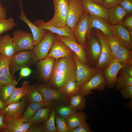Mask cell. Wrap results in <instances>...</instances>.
Wrapping results in <instances>:
<instances>
[{
	"label": "cell",
	"instance_id": "cell-1",
	"mask_svg": "<svg viewBox=\"0 0 132 132\" xmlns=\"http://www.w3.org/2000/svg\"><path fill=\"white\" fill-rule=\"evenodd\" d=\"M76 66L73 56L61 57L55 60L48 86L60 89L72 76L76 74Z\"/></svg>",
	"mask_w": 132,
	"mask_h": 132
},
{
	"label": "cell",
	"instance_id": "cell-2",
	"mask_svg": "<svg viewBox=\"0 0 132 132\" xmlns=\"http://www.w3.org/2000/svg\"><path fill=\"white\" fill-rule=\"evenodd\" d=\"M34 85L45 101L49 105L54 107L60 105L69 104V97L61 90L39 83Z\"/></svg>",
	"mask_w": 132,
	"mask_h": 132
},
{
	"label": "cell",
	"instance_id": "cell-3",
	"mask_svg": "<svg viewBox=\"0 0 132 132\" xmlns=\"http://www.w3.org/2000/svg\"><path fill=\"white\" fill-rule=\"evenodd\" d=\"M85 50L89 66L95 68L100 56L102 47L99 40L92 29L86 35Z\"/></svg>",
	"mask_w": 132,
	"mask_h": 132
},
{
	"label": "cell",
	"instance_id": "cell-4",
	"mask_svg": "<svg viewBox=\"0 0 132 132\" xmlns=\"http://www.w3.org/2000/svg\"><path fill=\"white\" fill-rule=\"evenodd\" d=\"M38 60L33 50L16 52L11 59L9 64L11 72L14 75L16 72L23 68L34 66Z\"/></svg>",
	"mask_w": 132,
	"mask_h": 132
},
{
	"label": "cell",
	"instance_id": "cell-5",
	"mask_svg": "<svg viewBox=\"0 0 132 132\" xmlns=\"http://www.w3.org/2000/svg\"><path fill=\"white\" fill-rule=\"evenodd\" d=\"M54 12L52 18L44 24L53 27H60L66 25V22L69 8V0H53Z\"/></svg>",
	"mask_w": 132,
	"mask_h": 132
},
{
	"label": "cell",
	"instance_id": "cell-6",
	"mask_svg": "<svg viewBox=\"0 0 132 132\" xmlns=\"http://www.w3.org/2000/svg\"><path fill=\"white\" fill-rule=\"evenodd\" d=\"M55 60L52 57L45 58L37 63L34 75L41 84H46L49 81Z\"/></svg>",
	"mask_w": 132,
	"mask_h": 132
},
{
	"label": "cell",
	"instance_id": "cell-7",
	"mask_svg": "<svg viewBox=\"0 0 132 132\" xmlns=\"http://www.w3.org/2000/svg\"><path fill=\"white\" fill-rule=\"evenodd\" d=\"M12 35L16 52L33 50L34 43L32 33L18 29L12 32Z\"/></svg>",
	"mask_w": 132,
	"mask_h": 132
},
{
	"label": "cell",
	"instance_id": "cell-8",
	"mask_svg": "<svg viewBox=\"0 0 132 132\" xmlns=\"http://www.w3.org/2000/svg\"><path fill=\"white\" fill-rule=\"evenodd\" d=\"M73 57L76 66V80L80 88L93 76L101 71L82 63L74 53Z\"/></svg>",
	"mask_w": 132,
	"mask_h": 132
},
{
	"label": "cell",
	"instance_id": "cell-9",
	"mask_svg": "<svg viewBox=\"0 0 132 132\" xmlns=\"http://www.w3.org/2000/svg\"><path fill=\"white\" fill-rule=\"evenodd\" d=\"M28 102L25 96L22 98L19 102L7 106L3 110L4 122L7 123L21 118Z\"/></svg>",
	"mask_w": 132,
	"mask_h": 132
},
{
	"label": "cell",
	"instance_id": "cell-10",
	"mask_svg": "<svg viewBox=\"0 0 132 132\" xmlns=\"http://www.w3.org/2000/svg\"><path fill=\"white\" fill-rule=\"evenodd\" d=\"M95 32L100 41L102 47L100 56L95 68L102 71L107 67L114 57L107 43L104 34L100 31L97 29Z\"/></svg>",
	"mask_w": 132,
	"mask_h": 132
},
{
	"label": "cell",
	"instance_id": "cell-11",
	"mask_svg": "<svg viewBox=\"0 0 132 132\" xmlns=\"http://www.w3.org/2000/svg\"><path fill=\"white\" fill-rule=\"evenodd\" d=\"M106 86V81L101 71L93 76L80 88L79 92L86 96L92 93V90H97L99 92L104 91Z\"/></svg>",
	"mask_w": 132,
	"mask_h": 132
},
{
	"label": "cell",
	"instance_id": "cell-12",
	"mask_svg": "<svg viewBox=\"0 0 132 132\" xmlns=\"http://www.w3.org/2000/svg\"><path fill=\"white\" fill-rule=\"evenodd\" d=\"M85 12L80 1L69 0V10L66 20V25L73 30Z\"/></svg>",
	"mask_w": 132,
	"mask_h": 132
},
{
	"label": "cell",
	"instance_id": "cell-13",
	"mask_svg": "<svg viewBox=\"0 0 132 132\" xmlns=\"http://www.w3.org/2000/svg\"><path fill=\"white\" fill-rule=\"evenodd\" d=\"M55 37L58 40L65 43L76 54L81 62L89 66L86 56L85 45L79 44L75 40L67 36L56 34Z\"/></svg>",
	"mask_w": 132,
	"mask_h": 132
},
{
	"label": "cell",
	"instance_id": "cell-14",
	"mask_svg": "<svg viewBox=\"0 0 132 132\" xmlns=\"http://www.w3.org/2000/svg\"><path fill=\"white\" fill-rule=\"evenodd\" d=\"M123 66L114 58L105 69L102 71L108 88L112 89L115 87L118 72Z\"/></svg>",
	"mask_w": 132,
	"mask_h": 132
},
{
	"label": "cell",
	"instance_id": "cell-15",
	"mask_svg": "<svg viewBox=\"0 0 132 132\" xmlns=\"http://www.w3.org/2000/svg\"><path fill=\"white\" fill-rule=\"evenodd\" d=\"M56 34L48 30L44 37L33 50L38 60L44 58L47 55L52 47Z\"/></svg>",
	"mask_w": 132,
	"mask_h": 132
},
{
	"label": "cell",
	"instance_id": "cell-16",
	"mask_svg": "<svg viewBox=\"0 0 132 132\" xmlns=\"http://www.w3.org/2000/svg\"><path fill=\"white\" fill-rule=\"evenodd\" d=\"M20 8L19 18L26 23L30 29L34 40V47L38 45L46 34L48 30L41 28L31 22L26 17L22 8V3L19 0Z\"/></svg>",
	"mask_w": 132,
	"mask_h": 132
},
{
	"label": "cell",
	"instance_id": "cell-17",
	"mask_svg": "<svg viewBox=\"0 0 132 132\" xmlns=\"http://www.w3.org/2000/svg\"><path fill=\"white\" fill-rule=\"evenodd\" d=\"M89 26L88 13L85 12L73 30L74 36L79 44L85 45V37L88 30Z\"/></svg>",
	"mask_w": 132,
	"mask_h": 132
},
{
	"label": "cell",
	"instance_id": "cell-18",
	"mask_svg": "<svg viewBox=\"0 0 132 132\" xmlns=\"http://www.w3.org/2000/svg\"><path fill=\"white\" fill-rule=\"evenodd\" d=\"M73 53L65 43L55 37L52 48L45 58L52 57L56 60L61 57L73 56Z\"/></svg>",
	"mask_w": 132,
	"mask_h": 132
},
{
	"label": "cell",
	"instance_id": "cell-19",
	"mask_svg": "<svg viewBox=\"0 0 132 132\" xmlns=\"http://www.w3.org/2000/svg\"><path fill=\"white\" fill-rule=\"evenodd\" d=\"M80 2L85 12L102 18L110 23L108 9L89 0H81Z\"/></svg>",
	"mask_w": 132,
	"mask_h": 132
},
{
	"label": "cell",
	"instance_id": "cell-20",
	"mask_svg": "<svg viewBox=\"0 0 132 132\" xmlns=\"http://www.w3.org/2000/svg\"><path fill=\"white\" fill-rule=\"evenodd\" d=\"M89 32L93 28L101 31L105 35L114 36L111 25L104 19L100 17L88 14Z\"/></svg>",
	"mask_w": 132,
	"mask_h": 132
},
{
	"label": "cell",
	"instance_id": "cell-21",
	"mask_svg": "<svg viewBox=\"0 0 132 132\" xmlns=\"http://www.w3.org/2000/svg\"><path fill=\"white\" fill-rule=\"evenodd\" d=\"M114 36L118 40L120 44L131 50H132V41L129 31L120 24L111 25Z\"/></svg>",
	"mask_w": 132,
	"mask_h": 132
},
{
	"label": "cell",
	"instance_id": "cell-22",
	"mask_svg": "<svg viewBox=\"0 0 132 132\" xmlns=\"http://www.w3.org/2000/svg\"><path fill=\"white\" fill-rule=\"evenodd\" d=\"M11 59L0 54V90L3 84L10 82L16 78L10 70Z\"/></svg>",
	"mask_w": 132,
	"mask_h": 132
},
{
	"label": "cell",
	"instance_id": "cell-23",
	"mask_svg": "<svg viewBox=\"0 0 132 132\" xmlns=\"http://www.w3.org/2000/svg\"><path fill=\"white\" fill-rule=\"evenodd\" d=\"M16 52L12 38L9 34L0 36V54L11 58Z\"/></svg>",
	"mask_w": 132,
	"mask_h": 132
},
{
	"label": "cell",
	"instance_id": "cell-24",
	"mask_svg": "<svg viewBox=\"0 0 132 132\" xmlns=\"http://www.w3.org/2000/svg\"><path fill=\"white\" fill-rule=\"evenodd\" d=\"M33 23L38 27L49 30L56 34L65 36L76 40L74 36L73 30L66 25L60 27H55L45 25L44 24L42 20L38 19L34 21Z\"/></svg>",
	"mask_w": 132,
	"mask_h": 132
},
{
	"label": "cell",
	"instance_id": "cell-25",
	"mask_svg": "<svg viewBox=\"0 0 132 132\" xmlns=\"http://www.w3.org/2000/svg\"><path fill=\"white\" fill-rule=\"evenodd\" d=\"M48 105H50L45 102L40 103L28 102L21 118L22 120L24 123L29 122L39 109Z\"/></svg>",
	"mask_w": 132,
	"mask_h": 132
},
{
	"label": "cell",
	"instance_id": "cell-26",
	"mask_svg": "<svg viewBox=\"0 0 132 132\" xmlns=\"http://www.w3.org/2000/svg\"><path fill=\"white\" fill-rule=\"evenodd\" d=\"M30 83L29 81H24L22 83L21 87H15L10 98L5 102V106L11 103L19 102L22 98L26 95Z\"/></svg>",
	"mask_w": 132,
	"mask_h": 132
},
{
	"label": "cell",
	"instance_id": "cell-27",
	"mask_svg": "<svg viewBox=\"0 0 132 132\" xmlns=\"http://www.w3.org/2000/svg\"><path fill=\"white\" fill-rule=\"evenodd\" d=\"M127 13L120 4L108 9L110 22L112 25L120 24Z\"/></svg>",
	"mask_w": 132,
	"mask_h": 132
},
{
	"label": "cell",
	"instance_id": "cell-28",
	"mask_svg": "<svg viewBox=\"0 0 132 132\" xmlns=\"http://www.w3.org/2000/svg\"><path fill=\"white\" fill-rule=\"evenodd\" d=\"M33 124L30 122L24 123L20 118L6 123L4 132H27Z\"/></svg>",
	"mask_w": 132,
	"mask_h": 132
},
{
	"label": "cell",
	"instance_id": "cell-29",
	"mask_svg": "<svg viewBox=\"0 0 132 132\" xmlns=\"http://www.w3.org/2000/svg\"><path fill=\"white\" fill-rule=\"evenodd\" d=\"M87 115L83 111H77L66 119L67 125L71 130L86 121Z\"/></svg>",
	"mask_w": 132,
	"mask_h": 132
},
{
	"label": "cell",
	"instance_id": "cell-30",
	"mask_svg": "<svg viewBox=\"0 0 132 132\" xmlns=\"http://www.w3.org/2000/svg\"><path fill=\"white\" fill-rule=\"evenodd\" d=\"M76 74L71 76L67 81L61 90L69 97L79 92L80 88L76 80Z\"/></svg>",
	"mask_w": 132,
	"mask_h": 132
},
{
	"label": "cell",
	"instance_id": "cell-31",
	"mask_svg": "<svg viewBox=\"0 0 132 132\" xmlns=\"http://www.w3.org/2000/svg\"><path fill=\"white\" fill-rule=\"evenodd\" d=\"M53 107L48 105L40 109L29 122L34 124L46 121L50 116Z\"/></svg>",
	"mask_w": 132,
	"mask_h": 132
},
{
	"label": "cell",
	"instance_id": "cell-32",
	"mask_svg": "<svg viewBox=\"0 0 132 132\" xmlns=\"http://www.w3.org/2000/svg\"><path fill=\"white\" fill-rule=\"evenodd\" d=\"M16 78L10 82L5 84L0 90V99L3 102H6L13 92L17 83Z\"/></svg>",
	"mask_w": 132,
	"mask_h": 132
},
{
	"label": "cell",
	"instance_id": "cell-33",
	"mask_svg": "<svg viewBox=\"0 0 132 132\" xmlns=\"http://www.w3.org/2000/svg\"><path fill=\"white\" fill-rule=\"evenodd\" d=\"M85 97L80 92L71 96L69 97V104L77 111H83L86 107Z\"/></svg>",
	"mask_w": 132,
	"mask_h": 132
},
{
	"label": "cell",
	"instance_id": "cell-34",
	"mask_svg": "<svg viewBox=\"0 0 132 132\" xmlns=\"http://www.w3.org/2000/svg\"><path fill=\"white\" fill-rule=\"evenodd\" d=\"M115 58L122 65L132 64V51L120 44Z\"/></svg>",
	"mask_w": 132,
	"mask_h": 132
},
{
	"label": "cell",
	"instance_id": "cell-35",
	"mask_svg": "<svg viewBox=\"0 0 132 132\" xmlns=\"http://www.w3.org/2000/svg\"><path fill=\"white\" fill-rule=\"evenodd\" d=\"M26 98L28 102L33 101L39 103L46 102L36 88L34 84L30 85Z\"/></svg>",
	"mask_w": 132,
	"mask_h": 132
},
{
	"label": "cell",
	"instance_id": "cell-36",
	"mask_svg": "<svg viewBox=\"0 0 132 132\" xmlns=\"http://www.w3.org/2000/svg\"><path fill=\"white\" fill-rule=\"evenodd\" d=\"M54 107L56 115L65 119L77 111L69 104L60 105Z\"/></svg>",
	"mask_w": 132,
	"mask_h": 132
},
{
	"label": "cell",
	"instance_id": "cell-37",
	"mask_svg": "<svg viewBox=\"0 0 132 132\" xmlns=\"http://www.w3.org/2000/svg\"><path fill=\"white\" fill-rule=\"evenodd\" d=\"M55 109L53 107L49 118L47 121L43 122L42 132H57L55 124Z\"/></svg>",
	"mask_w": 132,
	"mask_h": 132
},
{
	"label": "cell",
	"instance_id": "cell-38",
	"mask_svg": "<svg viewBox=\"0 0 132 132\" xmlns=\"http://www.w3.org/2000/svg\"><path fill=\"white\" fill-rule=\"evenodd\" d=\"M105 36L107 43L114 57L115 58L119 50L120 44L114 36L105 35Z\"/></svg>",
	"mask_w": 132,
	"mask_h": 132
},
{
	"label": "cell",
	"instance_id": "cell-39",
	"mask_svg": "<svg viewBox=\"0 0 132 132\" xmlns=\"http://www.w3.org/2000/svg\"><path fill=\"white\" fill-rule=\"evenodd\" d=\"M16 24L12 18L0 19V35L11 30Z\"/></svg>",
	"mask_w": 132,
	"mask_h": 132
},
{
	"label": "cell",
	"instance_id": "cell-40",
	"mask_svg": "<svg viewBox=\"0 0 132 132\" xmlns=\"http://www.w3.org/2000/svg\"><path fill=\"white\" fill-rule=\"evenodd\" d=\"M132 86V77L120 76L117 77L115 85L116 89L118 90Z\"/></svg>",
	"mask_w": 132,
	"mask_h": 132
},
{
	"label": "cell",
	"instance_id": "cell-41",
	"mask_svg": "<svg viewBox=\"0 0 132 132\" xmlns=\"http://www.w3.org/2000/svg\"><path fill=\"white\" fill-rule=\"evenodd\" d=\"M55 122L57 132H70L71 130L68 127L66 119L56 115Z\"/></svg>",
	"mask_w": 132,
	"mask_h": 132
},
{
	"label": "cell",
	"instance_id": "cell-42",
	"mask_svg": "<svg viewBox=\"0 0 132 132\" xmlns=\"http://www.w3.org/2000/svg\"><path fill=\"white\" fill-rule=\"evenodd\" d=\"M125 27L129 31L132 30V15L127 14L123 18L120 24Z\"/></svg>",
	"mask_w": 132,
	"mask_h": 132
},
{
	"label": "cell",
	"instance_id": "cell-43",
	"mask_svg": "<svg viewBox=\"0 0 132 132\" xmlns=\"http://www.w3.org/2000/svg\"><path fill=\"white\" fill-rule=\"evenodd\" d=\"M88 124L86 121L82 123L76 128L71 130L70 132H93Z\"/></svg>",
	"mask_w": 132,
	"mask_h": 132
},
{
	"label": "cell",
	"instance_id": "cell-44",
	"mask_svg": "<svg viewBox=\"0 0 132 132\" xmlns=\"http://www.w3.org/2000/svg\"><path fill=\"white\" fill-rule=\"evenodd\" d=\"M120 90L122 99H130L132 98V86L122 88Z\"/></svg>",
	"mask_w": 132,
	"mask_h": 132
},
{
	"label": "cell",
	"instance_id": "cell-45",
	"mask_svg": "<svg viewBox=\"0 0 132 132\" xmlns=\"http://www.w3.org/2000/svg\"><path fill=\"white\" fill-rule=\"evenodd\" d=\"M121 70V76L132 77V64L124 65Z\"/></svg>",
	"mask_w": 132,
	"mask_h": 132
},
{
	"label": "cell",
	"instance_id": "cell-46",
	"mask_svg": "<svg viewBox=\"0 0 132 132\" xmlns=\"http://www.w3.org/2000/svg\"><path fill=\"white\" fill-rule=\"evenodd\" d=\"M120 4L128 14H132V0H121Z\"/></svg>",
	"mask_w": 132,
	"mask_h": 132
},
{
	"label": "cell",
	"instance_id": "cell-47",
	"mask_svg": "<svg viewBox=\"0 0 132 132\" xmlns=\"http://www.w3.org/2000/svg\"><path fill=\"white\" fill-rule=\"evenodd\" d=\"M121 1V0H103L102 6L109 9L118 4H120Z\"/></svg>",
	"mask_w": 132,
	"mask_h": 132
},
{
	"label": "cell",
	"instance_id": "cell-48",
	"mask_svg": "<svg viewBox=\"0 0 132 132\" xmlns=\"http://www.w3.org/2000/svg\"><path fill=\"white\" fill-rule=\"evenodd\" d=\"M43 122L33 124L27 132H42Z\"/></svg>",
	"mask_w": 132,
	"mask_h": 132
},
{
	"label": "cell",
	"instance_id": "cell-49",
	"mask_svg": "<svg viewBox=\"0 0 132 132\" xmlns=\"http://www.w3.org/2000/svg\"><path fill=\"white\" fill-rule=\"evenodd\" d=\"M20 72V77L17 81V82L22 77H27L29 76L33 71L30 69L29 67H25L23 68L21 70Z\"/></svg>",
	"mask_w": 132,
	"mask_h": 132
},
{
	"label": "cell",
	"instance_id": "cell-50",
	"mask_svg": "<svg viewBox=\"0 0 132 132\" xmlns=\"http://www.w3.org/2000/svg\"><path fill=\"white\" fill-rule=\"evenodd\" d=\"M4 118L3 110H0V132H4L6 128V123L3 121Z\"/></svg>",
	"mask_w": 132,
	"mask_h": 132
},
{
	"label": "cell",
	"instance_id": "cell-51",
	"mask_svg": "<svg viewBox=\"0 0 132 132\" xmlns=\"http://www.w3.org/2000/svg\"><path fill=\"white\" fill-rule=\"evenodd\" d=\"M7 17V13L6 11V8L3 7L0 3V19L6 18Z\"/></svg>",
	"mask_w": 132,
	"mask_h": 132
},
{
	"label": "cell",
	"instance_id": "cell-52",
	"mask_svg": "<svg viewBox=\"0 0 132 132\" xmlns=\"http://www.w3.org/2000/svg\"><path fill=\"white\" fill-rule=\"evenodd\" d=\"M131 99V100L127 103L125 104V105L131 111L132 110V98Z\"/></svg>",
	"mask_w": 132,
	"mask_h": 132
},
{
	"label": "cell",
	"instance_id": "cell-53",
	"mask_svg": "<svg viewBox=\"0 0 132 132\" xmlns=\"http://www.w3.org/2000/svg\"><path fill=\"white\" fill-rule=\"evenodd\" d=\"M90 1L95 3L99 5H102L103 0H89Z\"/></svg>",
	"mask_w": 132,
	"mask_h": 132
},
{
	"label": "cell",
	"instance_id": "cell-54",
	"mask_svg": "<svg viewBox=\"0 0 132 132\" xmlns=\"http://www.w3.org/2000/svg\"><path fill=\"white\" fill-rule=\"evenodd\" d=\"M5 107V103L3 102L0 99V110H3Z\"/></svg>",
	"mask_w": 132,
	"mask_h": 132
},
{
	"label": "cell",
	"instance_id": "cell-55",
	"mask_svg": "<svg viewBox=\"0 0 132 132\" xmlns=\"http://www.w3.org/2000/svg\"><path fill=\"white\" fill-rule=\"evenodd\" d=\"M129 34L131 39L132 40V30L129 31Z\"/></svg>",
	"mask_w": 132,
	"mask_h": 132
},
{
	"label": "cell",
	"instance_id": "cell-56",
	"mask_svg": "<svg viewBox=\"0 0 132 132\" xmlns=\"http://www.w3.org/2000/svg\"><path fill=\"white\" fill-rule=\"evenodd\" d=\"M78 0V1H80L81 0Z\"/></svg>",
	"mask_w": 132,
	"mask_h": 132
}]
</instances>
